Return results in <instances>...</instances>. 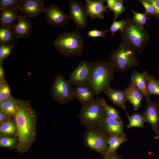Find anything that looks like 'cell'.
Instances as JSON below:
<instances>
[{
	"label": "cell",
	"instance_id": "6da1fadb",
	"mask_svg": "<svg viewBox=\"0 0 159 159\" xmlns=\"http://www.w3.org/2000/svg\"><path fill=\"white\" fill-rule=\"evenodd\" d=\"M17 128L18 144L16 150L20 154L27 152L35 142L37 116L29 101L18 99L14 117Z\"/></svg>",
	"mask_w": 159,
	"mask_h": 159
},
{
	"label": "cell",
	"instance_id": "7a4b0ae2",
	"mask_svg": "<svg viewBox=\"0 0 159 159\" xmlns=\"http://www.w3.org/2000/svg\"><path fill=\"white\" fill-rule=\"evenodd\" d=\"M115 71L109 62L97 61L92 63L87 84L97 97L110 87Z\"/></svg>",
	"mask_w": 159,
	"mask_h": 159
},
{
	"label": "cell",
	"instance_id": "3957f363",
	"mask_svg": "<svg viewBox=\"0 0 159 159\" xmlns=\"http://www.w3.org/2000/svg\"><path fill=\"white\" fill-rule=\"evenodd\" d=\"M126 20L123 29L119 31L122 42L140 54L148 43L150 38V34L144 26L136 24L132 19L128 18Z\"/></svg>",
	"mask_w": 159,
	"mask_h": 159
},
{
	"label": "cell",
	"instance_id": "277c9868",
	"mask_svg": "<svg viewBox=\"0 0 159 159\" xmlns=\"http://www.w3.org/2000/svg\"><path fill=\"white\" fill-rule=\"evenodd\" d=\"M53 44L56 49L62 55L69 57L83 55L84 41L78 30L64 32L54 40Z\"/></svg>",
	"mask_w": 159,
	"mask_h": 159
},
{
	"label": "cell",
	"instance_id": "5b68a950",
	"mask_svg": "<svg viewBox=\"0 0 159 159\" xmlns=\"http://www.w3.org/2000/svg\"><path fill=\"white\" fill-rule=\"evenodd\" d=\"M136 51L121 42L110 56L109 62L118 72L127 71L139 66Z\"/></svg>",
	"mask_w": 159,
	"mask_h": 159
},
{
	"label": "cell",
	"instance_id": "8992f818",
	"mask_svg": "<svg viewBox=\"0 0 159 159\" xmlns=\"http://www.w3.org/2000/svg\"><path fill=\"white\" fill-rule=\"evenodd\" d=\"M82 107L78 115L81 123L87 128L98 127L106 115L101 98L97 97L94 101Z\"/></svg>",
	"mask_w": 159,
	"mask_h": 159
},
{
	"label": "cell",
	"instance_id": "52a82bcc",
	"mask_svg": "<svg viewBox=\"0 0 159 159\" xmlns=\"http://www.w3.org/2000/svg\"><path fill=\"white\" fill-rule=\"evenodd\" d=\"M108 137L98 127L88 128L85 131L84 143L90 150L104 157L108 148Z\"/></svg>",
	"mask_w": 159,
	"mask_h": 159
},
{
	"label": "cell",
	"instance_id": "ba28073f",
	"mask_svg": "<svg viewBox=\"0 0 159 159\" xmlns=\"http://www.w3.org/2000/svg\"><path fill=\"white\" fill-rule=\"evenodd\" d=\"M50 92L53 99L60 104H67L74 98L72 86L60 74L56 76Z\"/></svg>",
	"mask_w": 159,
	"mask_h": 159
},
{
	"label": "cell",
	"instance_id": "9c48e42d",
	"mask_svg": "<svg viewBox=\"0 0 159 159\" xmlns=\"http://www.w3.org/2000/svg\"><path fill=\"white\" fill-rule=\"evenodd\" d=\"M69 2V8L68 14L70 20L73 22L77 29L85 30L87 28L88 17L85 5L77 1L72 0Z\"/></svg>",
	"mask_w": 159,
	"mask_h": 159
},
{
	"label": "cell",
	"instance_id": "30bf717a",
	"mask_svg": "<svg viewBox=\"0 0 159 159\" xmlns=\"http://www.w3.org/2000/svg\"><path fill=\"white\" fill-rule=\"evenodd\" d=\"M44 13L47 24L55 27H64L70 20L68 14L54 4L46 8Z\"/></svg>",
	"mask_w": 159,
	"mask_h": 159
},
{
	"label": "cell",
	"instance_id": "8fae6325",
	"mask_svg": "<svg viewBox=\"0 0 159 159\" xmlns=\"http://www.w3.org/2000/svg\"><path fill=\"white\" fill-rule=\"evenodd\" d=\"M92 63L86 60L79 62L69 74L68 81L71 85L87 84Z\"/></svg>",
	"mask_w": 159,
	"mask_h": 159
},
{
	"label": "cell",
	"instance_id": "7c38bea8",
	"mask_svg": "<svg viewBox=\"0 0 159 159\" xmlns=\"http://www.w3.org/2000/svg\"><path fill=\"white\" fill-rule=\"evenodd\" d=\"M18 7L21 14L27 18L37 17L46 9L42 0H20Z\"/></svg>",
	"mask_w": 159,
	"mask_h": 159
},
{
	"label": "cell",
	"instance_id": "4fadbf2b",
	"mask_svg": "<svg viewBox=\"0 0 159 159\" xmlns=\"http://www.w3.org/2000/svg\"><path fill=\"white\" fill-rule=\"evenodd\" d=\"M147 105L142 115L145 122L148 123L157 134H159V111L158 104V101H153L150 98L146 99Z\"/></svg>",
	"mask_w": 159,
	"mask_h": 159
},
{
	"label": "cell",
	"instance_id": "5bb4252c",
	"mask_svg": "<svg viewBox=\"0 0 159 159\" xmlns=\"http://www.w3.org/2000/svg\"><path fill=\"white\" fill-rule=\"evenodd\" d=\"M122 121H119L110 118L106 115L98 127L108 137L112 136L126 135Z\"/></svg>",
	"mask_w": 159,
	"mask_h": 159
},
{
	"label": "cell",
	"instance_id": "9a60e30c",
	"mask_svg": "<svg viewBox=\"0 0 159 159\" xmlns=\"http://www.w3.org/2000/svg\"><path fill=\"white\" fill-rule=\"evenodd\" d=\"M85 9L87 16L93 19H102L104 13H109L106 6L104 5L105 0H85Z\"/></svg>",
	"mask_w": 159,
	"mask_h": 159
},
{
	"label": "cell",
	"instance_id": "2e32d148",
	"mask_svg": "<svg viewBox=\"0 0 159 159\" xmlns=\"http://www.w3.org/2000/svg\"><path fill=\"white\" fill-rule=\"evenodd\" d=\"M73 96L78 100L82 107L94 101L97 98L95 93L87 84L75 86L73 88Z\"/></svg>",
	"mask_w": 159,
	"mask_h": 159
},
{
	"label": "cell",
	"instance_id": "e0dca14e",
	"mask_svg": "<svg viewBox=\"0 0 159 159\" xmlns=\"http://www.w3.org/2000/svg\"><path fill=\"white\" fill-rule=\"evenodd\" d=\"M12 29L16 38L27 39L31 35L32 31L31 23L28 18L19 14L16 23Z\"/></svg>",
	"mask_w": 159,
	"mask_h": 159
},
{
	"label": "cell",
	"instance_id": "ac0fdd59",
	"mask_svg": "<svg viewBox=\"0 0 159 159\" xmlns=\"http://www.w3.org/2000/svg\"><path fill=\"white\" fill-rule=\"evenodd\" d=\"M127 100L132 105L134 110L137 111L141 107L142 100L143 95L131 80L128 86L123 89Z\"/></svg>",
	"mask_w": 159,
	"mask_h": 159
},
{
	"label": "cell",
	"instance_id": "d6986e66",
	"mask_svg": "<svg viewBox=\"0 0 159 159\" xmlns=\"http://www.w3.org/2000/svg\"><path fill=\"white\" fill-rule=\"evenodd\" d=\"M19 11L18 6L0 10V26L12 27L16 22Z\"/></svg>",
	"mask_w": 159,
	"mask_h": 159
},
{
	"label": "cell",
	"instance_id": "ffe728a7",
	"mask_svg": "<svg viewBox=\"0 0 159 159\" xmlns=\"http://www.w3.org/2000/svg\"><path fill=\"white\" fill-rule=\"evenodd\" d=\"M103 92L114 105L123 109L126 112V102L127 100L123 91L114 89L109 87Z\"/></svg>",
	"mask_w": 159,
	"mask_h": 159
},
{
	"label": "cell",
	"instance_id": "44dd1931",
	"mask_svg": "<svg viewBox=\"0 0 159 159\" xmlns=\"http://www.w3.org/2000/svg\"><path fill=\"white\" fill-rule=\"evenodd\" d=\"M131 80L134 82L137 89L145 96L146 99H149L147 90V85L145 77V71L140 73L135 70L130 76Z\"/></svg>",
	"mask_w": 159,
	"mask_h": 159
},
{
	"label": "cell",
	"instance_id": "7402d4cb",
	"mask_svg": "<svg viewBox=\"0 0 159 159\" xmlns=\"http://www.w3.org/2000/svg\"><path fill=\"white\" fill-rule=\"evenodd\" d=\"M127 140L126 135L112 136L108 137L107 140L108 148L103 157L104 158L109 155L116 152V150L120 145Z\"/></svg>",
	"mask_w": 159,
	"mask_h": 159
},
{
	"label": "cell",
	"instance_id": "603a6c76",
	"mask_svg": "<svg viewBox=\"0 0 159 159\" xmlns=\"http://www.w3.org/2000/svg\"><path fill=\"white\" fill-rule=\"evenodd\" d=\"M0 124V136L17 137V128L14 118Z\"/></svg>",
	"mask_w": 159,
	"mask_h": 159
},
{
	"label": "cell",
	"instance_id": "cb8c5ba5",
	"mask_svg": "<svg viewBox=\"0 0 159 159\" xmlns=\"http://www.w3.org/2000/svg\"><path fill=\"white\" fill-rule=\"evenodd\" d=\"M18 99L13 96L0 103V111L14 117L16 112Z\"/></svg>",
	"mask_w": 159,
	"mask_h": 159
},
{
	"label": "cell",
	"instance_id": "d4e9b609",
	"mask_svg": "<svg viewBox=\"0 0 159 159\" xmlns=\"http://www.w3.org/2000/svg\"><path fill=\"white\" fill-rule=\"evenodd\" d=\"M16 39L12 27L0 26V45L10 44Z\"/></svg>",
	"mask_w": 159,
	"mask_h": 159
},
{
	"label": "cell",
	"instance_id": "484cf974",
	"mask_svg": "<svg viewBox=\"0 0 159 159\" xmlns=\"http://www.w3.org/2000/svg\"><path fill=\"white\" fill-rule=\"evenodd\" d=\"M145 74L147 90L149 96L152 95L159 96V81L145 71Z\"/></svg>",
	"mask_w": 159,
	"mask_h": 159
},
{
	"label": "cell",
	"instance_id": "4316f807",
	"mask_svg": "<svg viewBox=\"0 0 159 159\" xmlns=\"http://www.w3.org/2000/svg\"><path fill=\"white\" fill-rule=\"evenodd\" d=\"M126 113L129 123L127 127L131 129L133 127L143 128L145 122L144 117L142 115L138 113L134 112L131 116H129L127 112Z\"/></svg>",
	"mask_w": 159,
	"mask_h": 159
},
{
	"label": "cell",
	"instance_id": "83f0119b",
	"mask_svg": "<svg viewBox=\"0 0 159 159\" xmlns=\"http://www.w3.org/2000/svg\"><path fill=\"white\" fill-rule=\"evenodd\" d=\"M17 137L8 136H0V146L10 149H16L18 144Z\"/></svg>",
	"mask_w": 159,
	"mask_h": 159
},
{
	"label": "cell",
	"instance_id": "f1b7e54d",
	"mask_svg": "<svg viewBox=\"0 0 159 159\" xmlns=\"http://www.w3.org/2000/svg\"><path fill=\"white\" fill-rule=\"evenodd\" d=\"M101 102L107 116L119 121H122L118 110L107 104L103 97L101 98Z\"/></svg>",
	"mask_w": 159,
	"mask_h": 159
},
{
	"label": "cell",
	"instance_id": "f546056e",
	"mask_svg": "<svg viewBox=\"0 0 159 159\" xmlns=\"http://www.w3.org/2000/svg\"><path fill=\"white\" fill-rule=\"evenodd\" d=\"M19 38H16L12 42L7 45H0V64H2L3 61L11 54L15 45Z\"/></svg>",
	"mask_w": 159,
	"mask_h": 159
},
{
	"label": "cell",
	"instance_id": "4dcf8cb0",
	"mask_svg": "<svg viewBox=\"0 0 159 159\" xmlns=\"http://www.w3.org/2000/svg\"><path fill=\"white\" fill-rule=\"evenodd\" d=\"M124 0H117L116 3L111 8L110 11H112L115 18L116 20L118 17L126 11L123 5Z\"/></svg>",
	"mask_w": 159,
	"mask_h": 159
},
{
	"label": "cell",
	"instance_id": "1f68e13d",
	"mask_svg": "<svg viewBox=\"0 0 159 159\" xmlns=\"http://www.w3.org/2000/svg\"><path fill=\"white\" fill-rule=\"evenodd\" d=\"M12 96L10 87L6 81L0 82V98L4 101Z\"/></svg>",
	"mask_w": 159,
	"mask_h": 159
},
{
	"label": "cell",
	"instance_id": "d6a6232c",
	"mask_svg": "<svg viewBox=\"0 0 159 159\" xmlns=\"http://www.w3.org/2000/svg\"><path fill=\"white\" fill-rule=\"evenodd\" d=\"M133 14L132 19L137 24L144 26L145 24H147V21L150 19L145 13L137 12L132 10Z\"/></svg>",
	"mask_w": 159,
	"mask_h": 159
},
{
	"label": "cell",
	"instance_id": "836d02e7",
	"mask_svg": "<svg viewBox=\"0 0 159 159\" xmlns=\"http://www.w3.org/2000/svg\"><path fill=\"white\" fill-rule=\"evenodd\" d=\"M126 22V19H122L119 21L114 19L112 21L109 29L110 31L111 32V35L110 38L113 37L117 31H122L124 28Z\"/></svg>",
	"mask_w": 159,
	"mask_h": 159
},
{
	"label": "cell",
	"instance_id": "e575fe53",
	"mask_svg": "<svg viewBox=\"0 0 159 159\" xmlns=\"http://www.w3.org/2000/svg\"><path fill=\"white\" fill-rule=\"evenodd\" d=\"M139 2L141 3L145 9V13L147 15L154 16L155 11L154 7L148 0H139Z\"/></svg>",
	"mask_w": 159,
	"mask_h": 159
},
{
	"label": "cell",
	"instance_id": "d590c367",
	"mask_svg": "<svg viewBox=\"0 0 159 159\" xmlns=\"http://www.w3.org/2000/svg\"><path fill=\"white\" fill-rule=\"evenodd\" d=\"M20 0H0V10L14 6H18Z\"/></svg>",
	"mask_w": 159,
	"mask_h": 159
},
{
	"label": "cell",
	"instance_id": "8d00e7d4",
	"mask_svg": "<svg viewBox=\"0 0 159 159\" xmlns=\"http://www.w3.org/2000/svg\"><path fill=\"white\" fill-rule=\"evenodd\" d=\"M109 31V29L104 31H100L97 29H92L88 32L87 35L88 36L92 38L105 37L106 33Z\"/></svg>",
	"mask_w": 159,
	"mask_h": 159
},
{
	"label": "cell",
	"instance_id": "74e56055",
	"mask_svg": "<svg viewBox=\"0 0 159 159\" xmlns=\"http://www.w3.org/2000/svg\"><path fill=\"white\" fill-rule=\"evenodd\" d=\"M153 6L155 11L154 17L159 19V0H148Z\"/></svg>",
	"mask_w": 159,
	"mask_h": 159
},
{
	"label": "cell",
	"instance_id": "f35d334b",
	"mask_svg": "<svg viewBox=\"0 0 159 159\" xmlns=\"http://www.w3.org/2000/svg\"><path fill=\"white\" fill-rule=\"evenodd\" d=\"M13 118L7 114L0 111V124Z\"/></svg>",
	"mask_w": 159,
	"mask_h": 159
},
{
	"label": "cell",
	"instance_id": "ab89813d",
	"mask_svg": "<svg viewBox=\"0 0 159 159\" xmlns=\"http://www.w3.org/2000/svg\"><path fill=\"white\" fill-rule=\"evenodd\" d=\"M104 159H124L121 157L116 152L111 154L106 158Z\"/></svg>",
	"mask_w": 159,
	"mask_h": 159
},
{
	"label": "cell",
	"instance_id": "60d3db41",
	"mask_svg": "<svg viewBox=\"0 0 159 159\" xmlns=\"http://www.w3.org/2000/svg\"><path fill=\"white\" fill-rule=\"evenodd\" d=\"M2 64H0V82L6 81L4 70Z\"/></svg>",
	"mask_w": 159,
	"mask_h": 159
},
{
	"label": "cell",
	"instance_id": "b9f144b4",
	"mask_svg": "<svg viewBox=\"0 0 159 159\" xmlns=\"http://www.w3.org/2000/svg\"><path fill=\"white\" fill-rule=\"evenodd\" d=\"M117 0H105V2L107 4V7L109 11L111 8L116 3Z\"/></svg>",
	"mask_w": 159,
	"mask_h": 159
},
{
	"label": "cell",
	"instance_id": "7bdbcfd3",
	"mask_svg": "<svg viewBox=\"0 0 159 159\" xmlns=\"http://www.w3.org/2000/svg\"><path fill=\"white\" fill-rule=\"evenodd\" d=\"M159 138V134H157V135L155 136V139H158Z\"/></svg>",
	"mask_w": 159,
	"mask_h": 159
},
{
	"label": "cell",
	"instance_id": "ee69618b",
	"mask_svg": "<svg viewBox=\"0 0 159 159\" xmlns=\"http://www.w3.org/2000/svg\"><path fill=\"white\" fill-rule=\"evenodd\" d=\"M143 159V158H142V159Z\"/></svg>",
	"mask_w": 159,
	"mask_h": 159
}]
</instances>
